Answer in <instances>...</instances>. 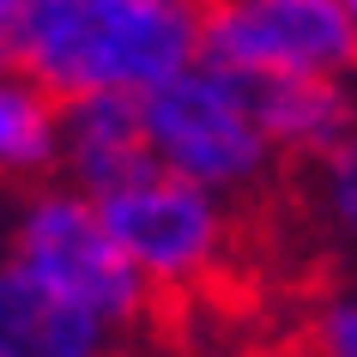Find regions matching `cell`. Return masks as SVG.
I'll return each instance as SVG.
<instances>
[{
    "label": "cell",
    "mask_w": 357,
    "mask_h": 357,
    "mask_svg": "<svg viewBox=\"0 0 357 357\" xmlns=\"http://www.w3.org/2000/svg\"><path fill=\"white\" fill-rule=\"evenodd\" d=\"M188 6H206V0H188Z\"/></svg>",
    "instance_id": "obj_14"
},
{
    "label": "cell",
    "mask_w": 357,
    "mask_h": 357,
    "mask_svg": "<svg viewBox=\"0 0 357 357\" xmlns=\"http://www.w3.org/2000/svg\"><path fill=\"white\" fill-rule=\"evenodd\" d=\"M139 121H146L151 164L164 176H182L194 188L218 194V200H248L279 176V158L266 151L255 115H248L243 79L218 73L206 61L182 67L164 79L158 91L139 97Z\"/></svg>",
    "instance_id": "obj_3"
},
{
    "label": "cell",
    "mask_w": 357,
    "mask_h": 357,
    "mask_svg": "<svg viewBox=\"0 0 357 357\" xmlns=\"http://www.w3.org/2000/svg\"><path fill=\"white\" fill-rule=\"evenodd\" d=\"M0 357H121V333L55 284L0 261Z\"/></svg>",
    "instance_id": "obj_7"
},
{
    "label": "cell",
    "mask_w": 357,
    "mask_h": 357,
    "mask_svg": "<svg viewBox=\"0 0 357 357\" xmlns=\"http://www.w3.org/2000/svg\"><path fill=\"white\" fill-rule=\"evenodd\" d=\"M243 97L279 169H303L357 128V79H243Z\"/></svg>",
    "instance_id": "obj_8"
},
{
    "label": "cell",
    "mask_w": 357,
    "mask_h": 357,
    "mask_svg": "<svg viewBox=\"0 0 357 357\" xmlns=\"http://www.w3.org/2000/svg\"><path fill=\"white\" fill-rule=\"evenodd\" d=\"M200 61L236 79H357V31L333 0H206Z\"/></svg>",
    "instance_id": "obj_4"
},
{
    "label": "cell",
    "mask_w": 357,
    "mask_h": 357,
    "mask_svg": "<svg viewBox=\"0 0 357 357\" xmlns=\"http://www.w3.org/2000/svg\"><path fill=\"white\" fill-rule=\"evenodd\" d=\"M0 261H13L31 279L55 284L61 297L85 303L121 339L139 333L151 321V303H158L151 284L115 248L103 212L67 182H37V188L6 200V255Z\"/></svg>",
    "instance_id": "obj_2"
},
{
    "label": "cell",
    "mask_w": 357,
    "mask_h": 357,
    "mask_svg": "<svg viewBox=\"0 0 357 357\" xmlns=\"http://www.w3.org/2000/svg\"><path fill=\"white\" fill-rule=\"evenodd\" d=\"M339 13H345V19H351V31H357V0H333Z\"/></svg>",
    "instance_id": "obj_12"
},
{
    "label": "cell",
    "mask_w": 357,
    "mask_h": 357,
    "mask_svg": "<svg viewBox=\"0 0 357 357\" xmlns=\"http://www.w3.org/2000/svg\"><path fill=\"white\" fill-rule=\"evenodd\" d=\"M151 164L146 121H139V97H73L61 103L55 128V182L79 188L85 200L139 182Z\"/></svg>",
    "instance_id": "obj_6"
},
{
    "label": "cell",
    "mask_w": 357,
    "mask_h": 357,
    "mask_svg": "<svg viewBox=\"0 0 357 357\" xmlns=\"http://www.w3.org/2000/svg\"><path fill=\"white\" fill-rule=\"evenodd\" d=\"M200 61V6L188 0H31L19 67L55 103L146 97Z\"/></svg>",
    "instance_id": "obj_1"
},
{
    "label": "cell",
    "mask_w": 357,
    "mask_h": 357,
    "mask_svg": "<svg viewBox=\"0 0 357 357\" xmlns=\"http://www.w3.org/2000/svg\"><path fill=\"white\" fill-rule=\"evenodd\" d=\"M91 206L103 212V225H109L115 248L128 255V266L151 284V297L194 291L230 255V200L194 188L182 176L146 169L139 182L103 194Z\"/></svg>",
    "instance_id": "obj_5"
},
{
    "label": "cell",
    "mask_w": 357,
    "mask_h": 357,
    "mask_svg": "<svg viewBox=\"0 0 357 357\" xmlns=\"http://www.w3.org/2000/svg\"><path fill=\"white\" fill-rule=\"evenodd\" d=\"M309 357H357V284L333 291L309 315Z\"/></svg>",
    "instance_id": "obj_11"
},
{
    "label": "cell",
    "mask_w": 357,
    "mask_h": 357,
    "mask_svg": "<svg viewBox=\"0 0 357 357\" xmlns=\"http://www.w3.org/2000/svg\"><path fill=\"white\" fill-rule=\"evenodd\" d=\"M303 200L333 243L357 248V128L303 164Z\"/></svg>",
    "instance_id": "obj_10"
},
{
    "label": "cell",
    "mask_w": 357,
    "mask_h": 357,
    "mask_svg": "<svg viewBox=\"0 0 357 357\" xmlns=\"http://www.w3.org/2000/svg\"><path fill=\"white\" fill-rule=\"evenodd\" d=\"M61 103L24 67H0V200L55 182Z\"/></svg>",
    "instance_id": "obj_9"
},
{
    "label": "cell",
    "mask_w": 357,
    "mask_h": 357,
    "mask_svg": "<svg viewBox=\"0 0 357 357\" xmlns=\"http://www.w3.org/2000/svg\"><path fill=\"white\" fill-rule=\"evenodd\" d=\"M0 255H6V200H0Z\"/></svg>",
    "instance_id": "obj_13"
}]
</instances>
